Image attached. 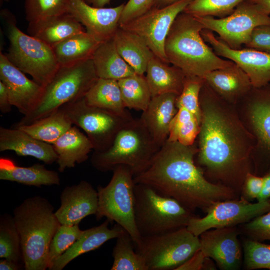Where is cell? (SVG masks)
I'll list each match as a JSON object with an SVG mask.
<instances>
[{
	"label": "cell",
	"instance_id": "53",
	"mask_svg": "<svg viewBox=\"0 0 270 270\" xmlns=\"http://www.w3.org/2000/svg\"><path fill=\"white\" fill-rule=\"evenodd\" d=\"M178 0H155L154 7L162 8L168 6Z\"/></svg>",
	"mask_w": 270,
	"mask_h": 270
},
{
	"label": "cell",
	"instance_id": "48",
	"mask_svg": "<svg viewBox=\"0 0 270 270\" xmlns=\"http://www.w3.org/2000/svg\"><path fill=\"white\" fill-rule=\"evenodd\" d=\"M12 105L10 104L7 88L4 84L0 81V110L3 114L11 111Z\"/></svg>",
	"mask_w": 270,
	"mask_h": 270
},
{
	"label": "cell",
	"instance_id": "40",
	"mask_svg": "<svg viewBox=\"0 0 270 270\" xmlns=\"http://www.w3.org/2000/svg\"><path fill=\"white\" fill-rule=\"evenodd\" d=\"M83 231L80 228L78 224H60L50 244L48 256V270L78 240Z\"/></svg>",
	"mask_w": 270,
	"mask_h": 270
},
{
	"label": "cell",
	"instance_id": "49",
	"mask_svg": "<svg viewBox=\"0 0 270 270\" xmlns=\"http://www.w3.org/2000/svg\"><path fill=\"white\" fill-rule=\"evenodd\" d=\"M263 177L262 188L257 198V202H264L270 199V170Z\"/></svg>",
	"mask_w": 270,
	"mask_h": 270
},
{
	"label": "cell",
	"instance_id": "55",
	"mask_svg": "<svg viewBox=\"0 0 270 270\" xmlns=\"http://www.w3.org/2000/svg\"><path fill=\"white\" fill-rule=\"evenodd\" d=\"M2 1H4H4H8V0H1V1H2Z\"/></svg>",
	"mask_w": 270,
	"mask_h": 270
},
{
	"label": "cell",
	"instance_id": "26",
	"mask_svg": "<svg viewBox=\"0 0 270 270\" xmlns=\"http://www.w3.org/2000/svg\"><path fill=\"white\" fill-rule=\"evenodd\" d=\"M0 179L36 186L60 184L58 174L46 169L44 164L20 166L10 158L4 157L0 158Z\"/></svg>",
	"mask_w": 270,
	"mask_h": 270
},
{
	"label": "cell",
	"instance_id": "14",
	"mask_svg": "<svg viewBox=\"0 0 270 270\" xmlns=\"http://www.w3.org/2000/svg\"><path fill=\"white\" fill-rule=\"evenodd\" d=\"M190 1L178 0L162 8L153 7L145 14L119 26L141 36L156 56L170 64L164 52L166 39L176 18Z\"/></svg>",
	"mask_w": 270,
	"mask_h": 270
},
{
	"label": "cell",
	"instance_id": "21",
	"mask_svg": "<svg viewBox=\"0 0 270 270\" xmlns=\"http://www.w3.org/2000/svg\"><path fill=\"white\" fill-rule=\"evenodd\" d=\"M203 78L219 97L232 103L248 95L252 88L248 74L235 63L212 70Z\"/></svg>",
	"mask_w": 270,
	"mask_h": 270
},
{
	"label": "cell",
	"instance_id": "51",
	"mask_svg": "<svg viewBox=\"0 0 270 270\" xmlns=\"http://www.w3.org/2000/svg\"><path fill=\"white\" fill-rule=\"evenodd\" d=\"M253 3L256 4L263 13L268 16L270 14V0H259Z\"/></svg>",
	"mask_w": 270,
	"mask_h": 270
},
{
	"label": "cell",
	"instance_id": "29",
	"mask_svg": "<svg viewBox=\"0 0 270 270\" xmlns=\"http://www.w3.org/2000/svg\"><path fill=\"white\" fill-rule=\"evenodd\" d=\"M92 58L98 78L118 80L136 74L118 52L114 38L100 43Z\"/></svg>",
	"mask_w": 270,
	"mask_h": 270
},
{
	"label": "cell",
	"instance_id": "41",
	"mask_svg": "<svg viewBox=\"0 0 270 270\" xmlns=\"http://www.w3.org/2000/svg\"><path fill=\"white\" fill-rule=\"evenodd\" d=\"M204 83L203 78L186 76L182 92L176 98L177 108H184L192 113L200 124L202 112L200 94Z\"/></svg>",
	"mask_w": 270,
	"mask_h": 270
},
{
	"label": "cell",
	"instance_id": "27",
	"mask_svg": "<svg viewBox=\"0 0 270 270\" xmlns=\"http://www.w3.org/2000/svg\"><path fill=\"white\" fill-rule=\"evenodd\" d=\"M146 74L152 97L166 93L178 96L182 90L186 74L156 56L150 61Z\"/></svg>",
	"mask_w": 270,
	"mask_h": 270
},
{
	"label": "cell",
	"instance_id": "37",
	"mask_svg": "<svg viewBox=\"0 0 270 270\" xmlns=\"http://www.w3.org/2000/svg\"><path fill=\"white\" fill-rule=\"evenodd\" d=\"M0 258L18 263L23 261L19 234L13 216L8 214L0 216Z\"/></svg>",
	"mask_w": 270,
	"mask_h": 270
},
{
	"label": "cell",
	"instance_id": "20",
	"mask_svg": "<svg viewBox=\"0 0 270 270\" xmlns=\"http://www.w3.org/2000/svg\"><path fill=\"white\" fill-rule=\"evenodd\" d=\"M178 96L166 93L152 97L140 118L159 148L167 140L170 123L178 110Z\"/></svg>",
	"mask_w": 270,
	"mask_h": 270
},
{
	"label": "cell",
	"instance_id": "43",
	"mask_svg": "<svg viewBox=\"0 0 270 270\" xmlns=\"http://www.w3.org/2000/svg\"><path fill=\"white\" fill-rule=\"evenodd\" d=\"M240 231L250 239L262 242L270 240V211L242 224Z\"/></svg>",
	"mask_w": 270,
	"mask_h": 270
},
{
	"label": "cell",
	"instance_id": "2",
	"mask_svg": "<svg viewBox=\"0 0 270 270\" xmlns=\"http://www.w3.org/2000/svg\"><path fill=\"white\" fill-rule=\"evenodd\" d=\"M198 148L167 140L148 167L134 176L135 184L148 185L172 198L194 212L206 213L215 203L239 196L232 188L208 180L194 162Z\"/></svg>",
	"mask_w": 270,
	"mask_h": 270
},
{
	"label": "cell",
	"instance_id": "52",
	"mask_svg": "<svg viewBox=\"0 0 270 270\" xmlns=\"http://www.w3.org/2000/svg\"><path fill=\"white\" fill-rule=\"evenodd\" d=\"M88 4L98 8H103L110 3V0H84Z\"/></svg>",
	"mask_w": 270,
	"mask_h": 270
},
{
	"label": "cell",
	"instance_id": "38",
	"mask_svg": "<svg viewBox=\"0 0 270 270\" xmlns=\"http://www.w3.org/2000/svg\"><path fill=\"white\" fill-rule=\"evenodd\" d=\"M246 0H190L182 12L194 16L223 18Z\"/></svg>",
	"mask_w": 270,
	"mask_h": 270
},
{
	"label": "cell",
	"instance_id": "34",
	"mask_svg": "<svg viewBox=\"0 0 270 270\" xmlns=\"http://www.w3.org/2000/svg\"><path fill=\"white\" fill-rule=\"evenodd\" d=\"M124 107L144 111L148 106L152 94L146 76L135 74L118 80Z\"/></svg>",
	"mask_w": 270,
	"mask_h": 270
},
{
	"label": "cell",
	"instance_id": "25",
	"mask_svg": "<svg viewBox=\"0 0 270 270\" xmlns=\"http://www.w3.org/2000/svg\"><path fill=\"white\" fill-rule=\"evenodd\" d=\"M57 154L58 170L62 172L68 168H74L76 164L86 160L93 145L87 136L76 126H72L53 144Z\"/></svg>",
	"mask_w": 270,
	"mask_h": 270
},
{
	"label": "cell",
	"instance_id": "9",
	"mask_svg": "<svg viewBox=\"0 0 270 270\" xmlns=\"http://www.w3.org/2000/svg\"><path fill=\"white\" fill-rule=\"evenodd\" d=\"M112 178L105 186H98V208L96 214L98 220L106 217L115 222L131 236L136 248L140 246L142 236L138 229L134 217V176L124 166H116Z\"/></svg>",
	"mask_w": 270,
	"mask_h": 270
},
{
	"label": "cell",
	"instance_id": "11",
	"mask_svg": "<svg viewBox=\"0 0 270 270\" xmlns=\"http://www.w3.org/2000/svg\"><path fill=\"white\" fill-rule=\"evenodd\" d=\"M60 108L72 124L84 131L94 152H102L108 148L118 132L134 118L129 112L118 114L88 106L84 98L68 103Z\"/></svg>",
	"mask_w": 270,
	"mask_h": 270
},
{
	"label": "cell",
	"instance_id": "19",
	"mask_svg": "<svg viewBox=\"0 0 270 270\" xmlns=\"http://www.w3.org/2000/svg\"><path fill=\"white\" fill-rule=\"evenodd\" d=\"M60 198V206L54 214L60 224H79L85 217L96 214L98 191L86 180L66 187Z\"/></svg>",
	"mask_w": 270,
	"mask_h": 270
},
{
	"label": "cell",
	"instance_id": "10",
	"mask_svg": "<svg viewBox=\"0 0 270 270\" xmlns=\"http://www.w3.org/2000/svg\"><path fill=\"white\" fill-rule=\"evenodd\" d=\"M200 249L199 236L183 228L169 232L142 238L136 252L148 270L176 269Z\"/></svg>",
	"mask_w": 270,
	"mask_h": 270
},
{
	"label": "cell",
	"instance_id": "22",
	"mask_svg": "<svg viewBox=\"0 0 270 270\" xmlns=\"http://www.w3.org/2000/svg\"><path fill=\"white\" fill-rule=\"evenodd\" d=\"M12 150L20 156H30L51 164L56 162L52 144L37 140L18 128H0V152Z\"/></svg>",
	"mask_w": 270,
	"mask_h": 270
},
{
	"label": "cell",
	"instance_id": "54",
	"mask_svg": "<svg viewBox=\"0 0 270 270\" xmlns=\"http://www.w3.org/2000/svg\"><path fill=\"white\" fill-rule=\"evenodd\" d=\"M249 1H250V2H257L259 0H248Z\"/></svg>",
	"mask_w": 270,
	"mask_h": 270
},
{
	"label": "cell",
	"instance_id": "15",
	"mask_svg": "<svg viewBox=\"0 0 270 270\" xmlns=\"http://www.w3.org/2000/svg\"><path fill=\"white\" fill-rule=\"evenodd\" d=\"M200 34L218 56L232 61L248 74L252 88H260L270 83V54L246 48H231L207 29H203Z\"/></svg>",
	"mask_w": 270,
	"mask_h": 270
},
{
	"label": "cell",
	"instance_id": "45",
	"mask_svg": "<svg viewBox=\"0 0 270 270\" xmlns=\"http://www.w3.org/2000/svg\"><path fill=\"white\" fill-rule=\"evenodd\" d=\"M244 46L270 54V25H262L255 28L250 41Z\"/></svg>",
	"mask_w": 270,
	"mask_h": 270
},
{
	"label": "cell",
	"instance_id": "5",
	"mask_svg": "<svg viewBox=\"0 0 270 270\" xmlns=\"http://www.w3.org/2000/svg\"><path fill=\"white\" fill-rule=\"evenodd\" d=\"M98 78L92 58L60 66L43 88L42 95L33 109L24 116L13 128L30 124L68 103L84 98Z\"/></svg>",
	"mask_w": 270,
	"mask_h": 270
},
{
	"label": "cell",
	"instance_id": "50",
	"mask_svg": "<svg viewBox=\"0 0 270 270\" xmlns=\"http://www.w3.org/2000/svg\"><path fill=\"white\" fill-rule=\"evenodd\" d=\"M20 268L18 262L6 258L0 260V270H18Z\"/></svg>",
	"mask_w": 270,
	"mask_h": 270
},
{
	"label": "cell",
	"instance_id": "23",
	"mask_svg": "<svg viewBox=\"0 0 270 270\" xmlns=\"http://www.w3.org/2000/svg\"><path fill=\"white\" fill-rule=\"evenodd\" d=\"M110 222L106 220L98 226L84 230L78 240L53 264L49 270H62L76 258L98 249L106 242L116 238L126 231L118 224L110 228Z\"/></svg>",
	"mask_w": 270,
	"mask_h": 270
},
{
	"label": "cell",
	"instance_id": "28",
	"mask_svg": "<svg viewBox=\"0 0 270 270\" xmlns=\"http://www.w3.org/2000/svg\"><path fill=\"white\" fill-rule=\"evenodd\" d=\"M114 40L122 58L138 74H144L150 61L155 56L145 40L140 36L120 26Z\"/></svg>",
	"mask_w": 270,
	"mask_h": 270
},
{
	"label": "cell",
	"instance_id": "31",
	"mask_svg": "<svg viewBox=\"0 0 270 270\" xmlns=\"http://www.w3.org/2000/svg\"><path fill=\"white\" fill-rule=\"evenodd\" d=\"M100 44L85 31L68 37L52 48L60 65H68L92 58Z\"/></svg>",
	"mask_w": 270,
	"mask_h": 270
},
{
	"label": "cell",
	"instance_id": "42",
	"mask_svg": "<svg viewBox=\"0 0 270 270\" xmlns=\"http://www.w3.org/2000/svg\"><path fill=\"white\" fill-rule=\"evenodd\" d=\"M242 246L246 270H270V244L248 238L244 240Z\"/></svg>",
	"mask_w": 270,
	"mask_h": 270
},
{
	"label": "cell",
	"instance_id": "33",
	"mask_svg": "<svg viewBox=\"0 0 270 270\" xmlns=\"http://www.w3.org/2000/svg\"><path fill=\"white\" fill-rule=\"evenodd\" d=\"M72 126L70 119L64 111L59 108L30 124L14 128L24 130L37 140L52 144Z\"/></svg>",
	"mask_w": 270,
	"mask_h": 270
},
{
	"label": "cell",
	"instance_id": "44",
	"mask_svg": "<svg viewBox=\"0 0 270 270\" xmlns=\"http://www.w3.org/2000/svg\"><path fill=\"white\" fill-rule=\"evenodd\" d=\"M154 2L155 0H129L124 6L119 26L145 14L154 6Z\"/></svg>",
	"mask_w": 270,
	"mask_h": 270
},
{
	"label": "cell",
	"instance_id": "35",
	"mask_svg": "<svg viewBox=\"0 0 270 270\" xmlns=\"http://www.w3.org/2000/svg\"><path fill=\"white\" fill-rule=\"evenodd\" d=\"M134 242L125 231L116 238L111 270H148L142 256L134 250Z\"/></svg>",
	"mask_w": 270,
	"mask_h": 270
},
{
	"label": "cell",
	"instance_id": "36",
	"mask_svg": "<svg viewBox=\"0 0 270 270\" xmlns=\"http://www.w3.org/2000/svg\"><path fill=\"white\" fill-rule=\"evenodd\" d=\"M200 130V123L196 116L186 108H180L170 123L168 140L192 146Z\"/></svg>",
	"mask_w": 270,
	"mask_h": 270
},
{
	"label": "cell",
	"instance_id": "32",
	"mask_svg": "<svg viewBox=\"0 0 270 270\" xmlns=\"http://www.w3.org/2000/svg\"><path fill=\"white\" fill-rule=\"evenodd\" d=\"M88 106L116 114L128 112L124 106L118 80L98 78L84 96Z\"/></svg>",
	"mask_w": 270,
	"mask_h": 270
},
{
	"label": "cell",
	"instance_id": "12",
	"mask_svg": "<svg viewBox=\"0 0 270 270\" xmlns=\"http://www.w3.org/2000/svg\"><path fill=\"white\" fill-rule=\"evenodd\" d=\"M194 17L204 29L217 33L218 38L234 50L241 49L242 46L248 42L255 28L270 25V16L248 0L240 3L231 14L223 18Z\"/></svg>",
	"mask_w": 270,
	"mask_h": 270
},
{
	"label": "cell",
	"instance_id": "8",
	"mask_svg": "<svg viewBox=\"0 0 270 270\" xmlns=\"http://www.w3.org/2000/svg\"><path fill=\"white\" fill-rule=\"evenodd\" d=\"M2 15L6 22L10 46L8 60L43 88L52 78L60 65L52 48L42 40L20 30L6 10Z\"/></svg>",
	"mask_w": 270,
	"mask_h": 270
},
{
	"label": "cell",
	"instance_id": "24",
	"mask_svg": "<svg viewBox=\"0 0 270 270\" xmlns=\"http://www.w3.org/2000/svg\"><path fill=\"white\" fill-rule=\"evenodd\" d=\"M84 26L69 13L29 22L30 35L52 48L76 34L85 32Z\"/></svg>",
	"mask_w": 270,
	"mask_h": 270
},
{
	"label": "cell",
	"instance_id": "16",
	"mask_svg": "<svg viewBox=\"0 0 270 270\" xmlns=\"http://www.w3.org/2000/svg\"><path fill=\"white\" fill-rule=\"evenodd\" d=\"M240 231L236 226L212 228L199 236L200 250L222 270L240 268L242 260L238 238Z\"/></svg>",
	"mask_w": 270,
	"mask_h": 270
},
{
	"label": "cell",
	"instance_id": "39",
	"mask_svg": "<svg viewBox=\"0 0 270 270\" xmlns=\"http://www.w3.org/2000/svg\"><path fill=\"white\" fill-rule=\"evenodd\" d=\"M28 22L68 13L70 0H24Z\"/></svg>",
	"mask_w": 270,
	"mask_h": 270
},
{
	"label": "cell",
	"instance_id": "47",
	"mask_svg": "<svg viewBox=\"0 0 270 270\" xmlns=\"http://www.w3.org/2000/svg\"><path fill=\"white\" fill-rule=\"evenodd\" d=\"M206 256L200 250L190 258L177 268L176 270H201L204 267Z\"/></svg>",
	"mask_w": 270,
	"mask_h": 270
},
{
	"label": "cell",
	"instance_id": "3",
	"mask_svg": "<svg viewBox=\"0 0 270 270\" xmlns=\"http://www.w3.org/2000/svg\"><path fill=\"white\" fill-rule=\"evenodd\" d=\"M203 24L194 16L182 12L168 34L164 52L170 64L180 68L186 76L203 78L208 72L234 62L218 56L201 35Z\"/></svg>",
	"mask_w": 270,
	"mask_h": 270
},
{
	"label": "cell",
	"instance_id": "6",
	"mask_svg": "<svg viewBox=\"0 0 270 270\" xmlns=\"http://www.w3.org/2000/svg\"><path fill=\"white\" fill-rule=\"evenodd\" d=\"M159 150L140 118H134L118 132L108 148L94 152L90 162L102 172L124 166L134 176L148 167Z\"/></svg>",
	"mask_w": 270,
	"mask_h": 270
},
{
	"label": "cell",
	"instance_id": "46",
	"mask_svg": "<svg viewBox=\"0 0 270 270\" xmlns=\"http://www.w3.org/2000/svg\"><path fill=\"white\" fill-rule=\"evenodd\" d=\"M263 177L248 172L242 187L240 198L250 202L256 199L262 188Z\"/></svg>",
	"mask_w": 270,
	"mask_h": 270
},
{
	"label": "cell",
	"instance_id": "7",
	"mask_svg": "<svg viewBox=\"0 0 270 270\" xmlns=\"http://www.w3.org/2000/svg\"><path fill=\"white\" fill-rule=\"evenodd\" d=\"M134 196L135 220L142 237L186 228L196 216L175 199L158 193L148 185L135 184Z\"/></svg>",
	"mask_w": 270,
	"mask_h": 270
},
{
	"label": "cell",
	"instance_id": "1",
	"mask_svg": "<svg viewBox=\"0 0 270 270\" xmlns=\"http://www.w3.org/2000/svg\"><path fill=\"white\" fill-rule=\"evenodd\" d=\"M222 100L204 80L200 94L198 162L210 177L240 196L246 176L250 172L252 137Z\"/></svg>",
	"mask_w": 270,
	"mask_h": 270
},
{
	"label": "cell",
	"instance_id": "4",
	"mask_svg": "<svg viewBox=\"0 0 270 270\" xmlns=\"http://www.w3.org/2000/svg\"><path fill=\"white\" fill-rule=\"evenodd\" d=\"M13 218L20 238L25 269L48 268L50 244L60 224L53 206L44 198L32 196L14 208Z\"/></svg>",
	"mask_w": 270,
	"mask_h": 270
},
{
	"label": "cell",
	"instance_id": "18",
	"mask_svg": "<svg viewBox=\"0 0 270 270\" xmlns=\"http://www.w3.org/2000/svg\"><path fill=\"white\" fill-rule=\"evenodd\" d=\"M0 80L7 88L11 104L24 116L28 114L39 100L43 87L28 78L1 52Z\"/></svg>",
	"mask_w": 270,
	"mask_h": 270
},
{
	"label": "cell",
	"instance_id": "56",
	"mask_svg": "<svg viewBox=\"0 0 270 270\" xmlns=\"http://www.w3.org/2000/svg\"></svg>",
	"mask_w": 270,
	"mask_h": 270
},
{
	"label": "cell",
	"instance_id": "17",
	"mask_svg": "<svg viewBox=\"0 0 270 270\" xmlns=\"http://www.w3.org/2000/svg\"><path fill=\"white\" fill-rule=\"evenodd\" d=\"M124 4L114 8H98L84 0H70L68 13L74 16L86 32L99 42L112 38L119 28Z\"/></svg>",
	"mask_w": 270,
	"mask_h": 270
},
{
	"label": "cell",
	"instance_id": "13",
	"mask_svg": "<svg viewBox=\"0 0 270 270\" xmlns=\"http://www.w3.org/2000/svg\"><path fill=\"white\" fill-rule=\"evenodd\" d=\"M270 211V200L252 203L238 198L218 202L203 218H192L187 229L197 236L212 228L236 226Z\"/></svg>",
	"mask_w": 270,
	"mask_h": 270
},
{
	"label": "cell",
	"instance_id": "30",
	"mask_svg": "<svg viewBox=\"0 0 270 270\" xmlns=\"http://www.w3.org/2000/svg\"><path fill=\"white\" fill-rule=\"evenodd\" d=\"M252 90L250 119L259 142L270 153V85Z\"/></svg>",
	"mask_w": 270,
	"mask_h": 270
}]
</instances>
